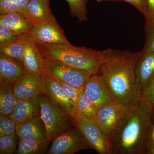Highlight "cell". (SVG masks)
<instances>
[{
    "label": "cell",
    "mask_w": 154,
    "mask_h": 154,
    "mask_svg": "<svg viewBox=\"0 0 154 154\" xmlns=\"http://www.w3.org/2000/svg\"><path fill=\"white\" fill-rule=\"evenodd\" d=\"M0 25L19 35H28L33 25L24 14L19 12L0 15Z\"/></svg>",
    "instance_id": "ac0fdd59"
},
{
    "label": "cell",
    "mask_w": 154,
    "mask_h": 154,
    "mask_svg": "<svg viewBox=\"0 0 154 154\" xmlns=\"http://www.w3.org/2000/svg\"><path fill=\"white\" fill-rule=\"evenodd\" d=\"M50 0H30L24 15L33 25L47 23L56 19L50 7Z\"/></svg>",
    "instance_id": "5bb4252c"
},
{
    "label": "cell",
    "mask_w": 154,
    "mask_h": 154,
    "mask_svg": "<svg viewBox=\"0 0 154 154\" xmlns=\"http://www.w3.org/2000/svg\"><path fill=\"white\" fill-rule=\"evenodd\" d=\"M26 72L23 62L0 54V80L13 85Z\"/></svg>",
    "instance_id": "e0dca14e"
},
{
    "label": "cell",
    "mask_w": 154,
    "mask_h": 154,
    "mask_svg": "<svg viewBox=\"0 0 154 154\" xmlns=\"http://www.w3.org/2000/svg\"><path fill=\"white\" fill-rule=\"evenodd\" d=\"M79 114L88 119L95 121L96 111L91 100L86 95L84 90L81 92L77 105Z\"/></svg>",
    "instance_id": "cb8c5ba5"
},
{
    "label": "cell",
    "mask_w": 154,
    "mask_h": 154,
    "mask_svg": "<svg viewBox=\"0 0 154 154\" xmlns=\"http://www.w3.org/2000/svg\"><path fill=\"white\" fill-rule=\"evenodd\" d=\"M153 110L140 101L127 107L110 136L111 154H146Z\"/></svg>",
    "instance_id": "7a4b0ae2"
},
{
    "label": "cell",
    "mask_w": 154,
    "mask_h": 154,
    "mask_svg": "<svg viewBox=\"0 0 154 154\" xmlns=\"http://www.w3.org/2000/svg\"><path fill=\"white\" fill-rule=\"evenodd\" d=\"M36 44L45 57L59 61L91 75L99 74L103 60L102 51L74 46L70 43Z\"/></svg>",
    "instance_id": "3957f363"
},
{
    "label": "cell",
    "mask_w": 154,
    "mask_h": 154,
    "mask_svg": "<svg viewBox=\"0 0 154 154\" xmlns=\"http://www.w3.org/2000/svg\"><path fill=\"white\" fill-rule=\"evenodd\" d=\"M44 82L43 94L53 105L59 107L74 120L78 114V109L74 103L68 96L57 80L43 74Z\"/></svg>",
    "instance_id": "ba28073f"
},
{
    "label": "cell",
    "mask_w": 154,
    "mask_h": 154,
    "mask_svg": "<svg viewBox=\"0 0 154 154\" xmlns=\"http://www.w3.org/2000/svg\"><path fill=\"white\" fill-rule=\"evenodd\" d=\"M135 72L137 84L142 94L154 77V52H143L137 64Z\"/></svg>",
    "instance_id": "2e32d148"
},
{
    "label": "cell",
    "mask_w": 154,
    "mask_h": 154,
    "mask_svg": "<svg viewBox=\"0 0 154 154\" xmlns=\"http://www.w3.org/2000/svg\"><path fill=\"white\" fill-rule=\"evenodd\" d=\"M16 133L19 139L32 140L48 139L46 127L41 116L17 124Z\"/></svg>",
    "instance_id": "4fadbf2b"
},
{
    "label": "cell",
    "mask_w": 154,
    "mask_h": 154,
    "mask_svg": "<svg viewBox=\"0 0 154 154\" xmlns=\"http://www.w3.org/2000/svg\"><path fill=\"white\" fill-rule=\"evenodd\" d=\"M152 119H153V120H154V109L153 110V115L152 117Z\"/></svg>",
    "instance_id": "8d00e7d4"
},
{
    "label": "cell",
    "mask_w": 154,
    "mask_h": 154,
    "mask_svg": "<svg viewBox=\"0 0 154 154\" xmlns=\"http://www.w3.org/2000/svg\"><path fill=\"white\" fill-rule=\"evenodd\" d=\"M17 124L10 116L0 115V137L4 136L15 135Z\"/></svg>",
    "instance_id": "484cf974"
},
{
    "label": "cell",
    "mask_w": 154,
    "mask_h": 154,
    "mask_svg": "<svg viewBox=\"0 0 154 154\" xmlns=\"http://www.w3.org/2000/svg\"><path fill=\"white\" fill-rule=\"evenodd\" d=\"M146 12L145 19V28L154 23V0H146Z\"/></svg>",
    "instance_id": "1f68e13d"
},
{
    "label": "cell",
    "mask_w": 154,
    "mask_h": 154,
    "mask_svg": "<svg viewBox=\"0 0 154 154\" xmlns=\"http://www.w3.org/2000/svg\"><path fill=\"white\" fill-rule=\"evenodd\" d=\"M91 149L92 147L85 137L74 124L52 141L47 154H73Z\"/></svg>",
    "instance_id": "8992f818"
},
{
    "label": "cell",
    "mask_w": 154,
    "mask_h": 154,
    "mask_svg": "<svg viewBox=\"0 0 154 154\" xmlns=\"http://www.w3.org/2000/svg\"><path fill=\"white\" fill-rule=\"evenodd\" d=\"M127 107L114 101L96 111L95 121L109 137L120 121Z\"/></svg>",
    "instance_id": "8fae6325"
},
{
    "label": "cell",
    "mask_w": 154,
    "mask_h": 154,
    "mask_svg": "<svg viewBox=\"0 0 154 154\" xmlns=\"http://www.w3.org/2000/svg\"><path fill=\"white\" fill-rule=\"evenodd\" d=\"M57 81L60 84L62 88L65 92L66 94L74 103L76 107L77 108L78 101H79V98L80 94L82 92L76 88L68 85L64 82L60 81V80H57Z\"/></svg>",
    "instance_id": "f546056e"
},
{
    "label": "cell",
    "mask_w": 154,
    "mask_h": 154,
    "mask_svg": "<svg viewBox=\"0 0 154 154\" xmlns=\"http://www.w3.org/2000/svg\"><path fill=\"white\" fill-rule=\"evenodd\" d=\"M69 7V15L76 18L78 22L86 21L88 19L87 0H65Z\"/></svg>",
    "instance_id": "603a6c76"
},
{
    "label": "cell",
    "mask_w": 154,
    "mask_h": 154,
    "mask_svg": "<svg viewBox=\"0 0 154 154\" xmlns=\"http://www.w3.org/2000/svg\"><path fill=\"white\" fill-rule=\"evenodd\" d=\"M29 39L28 35H22L12 43L0 45V54L23 62Z\"/></svg>",
    "instance_id": "44dd1931"
},
{
    "label": "cell",
    "mask_w": 154,
    "mask_h": 154,
    "mask_svg": "<svg viewBox=\"0 0 154 154\" xmlns=\"http://www.w3.org/2000/svg\"><path fill=\"white\" fill-rule=\"evenodd\" d=\"M154 144V120L152 119L148 133V145Z\"/></svg>",
    "instance_id": "e575fe53"
},
{
    "label": "cell",
    "mask_w": 154,
    "mask_h": 154,
    "mask_svg": "<svg viewBox=\"0 0 154 154\" xmlns=\"http://www.w3.org/2000/svg\"><path fill=\"white\" fill-rule=\"evenodd\" d=\"M22 35H19L0 25V45L10 44L19 39Z\"/></svg>",
    "instance_id": "83f0119b"
},
{
    "label": "cell",
    "mask_w": 154,
    "mask_h": 154,
    "mask_svg": "<svg viewBox=\"0 0 154 154\" xmlns=\"http://www.w3.org/2000/svg\"><path fill=\"white\" fill-rule=\"evenodd\" d=\"M146 154H154V144L148 145Z\"/></svg>",
    "instance_id": "d590c367"
},
{
    "label": "cell",
    "mask_w": 154,
    "mask_h": 154,
    "mask_svg": "<svg viewBox=\"0 0 154 154\" xmlns=\"http://www.w3.org/2000/svg\"><path fill=\"white\" fill-rule=\"evenodd\" d=\"M18 12L17 0H0V15Z\"/></svg>",
    "instance_id": "4dcf8cb0"
},
{
    "label": "cell",
    "mask_w": 154,
    "mask_h": 154,
    "mask_svg": "<svg viewBox=\"0 0 154 154\" xmlns=\"http://www.w3.org/2000/svg\"><path fill=\"white\" fill-rule=\"evenodd\" d=\"M74 123L83 133L92 149L100 154H111L110 137L103 132L94 120L78 114Z\"/></svg>",
    "instance_id": "52a82bcc"
},
{
    "label": "cell",
    "mask_w": 154,
    "mask_h": 154,
    "mask_svg": "<svg viewBox=\"0 0 154 154\" xmlns=\"http://www.w3.org/2000/svg\"><path fill=\"white\" fill-rule=\"evenodd\" d=\"M23 63L26 71L35 74H44V58L37 45L29 38Z\"/></svg>",
    "instance_id": "d6986e66"
},
{
    "label": "cell",
    "mask_w": 154,
    "mask_h": 154,
    "mask_svg": "<svg viewBox=\"0 0 154 154\" xmlns=\"http://www.w3.org/2000/svg\"><path fill=\"white\" fill-rule=\"evenodd\" d=\"M96 1H97V2H101L104 1V0H96Z\"/></svg>",
    "instance_id": "74e56055"
},
{
    "label": "cell",
    "mask_w": 154,
    "mask_h": 154,
    "mask_svg": "<svg viewBox=\"0 0 154 154\" xmlns=\"http://www.w3.org/2000/svg\"><path fill=\"white\" fill-rule=\"evenodd\" d=\"M146 105L153 110L154 109V77L150 81L142 93L141 100Z\"/></svg>",
    "instance_id": "4316f807"
},
{
    "label": "cell",
    "mask_w": 154,
    "mask_h": 154,
    "mask_svg": "<svg viewBox=\"0 0 154 154\" xmlns=\"http://www.w3.org/2000/svg\"><path fill=\"white\" fill-rule=\"evenodd\" d=\"M146 41L143 52H154V23L145 28Z\"/></svg>",
    "instance_id": "f1b7e54d"
},
{
    "label": "cell",
    "mask_w": 154,
    "mask_h": 154,
    "mask_svg": "<svg viewBox=\"0 0 154 154\" xmlns=\"http://www.w3.org/2000/svg\"><path fill=\"white\" fill-rule=\"evenodd\" d=\"M42 75L26 72L12 85L17 99H29L43 94L44 82Z\"/></svg>",
    "instance_id": "30bf717a"
},
{
    "label": "cell",
    "mask_w": 154,
    "mask_h": 154,
    "mask_svg": "<svg viewBox=\"0 0 154 154\" xmlns=\"http://www.w3.org/2000/svg\"><path fill=\"white\" fill-rule=\"evenodd\" d=\"M51 141L49 139L43 140H24L19 139L16 154H47Z\"/></svg>",
    "instance_id": "7402d4cb"
},
{
    "label": "cell",
    "mask_w": 154,
    "mask_h": 154,
    "mask_svg": "<svg viewBox=\"0 0 154 154\" xmlns=\"http://www.w3.org/2000/svg\"><path fill=\"white\" fill-rule=\"evenodd\" d=\"M43 57L45 63L44 74L54 79L64 82L81 92L84 90L91 75L59 61Z\"/></svg>",
    "instance_id": "5b68a950"
},
{
    "label": "cell",
    "mask_w": 154,
    "mask_h": 154,
    "mask_svg": "<svg viewBox=\"0 0 154 154\" xmlns=\"http://www.w3.org/2000/svg\"><path fill=\"white\" fill-rule=\"evenodd\" d=\"M38 97L40 116L46 127L47 138L52 141L66 132L74 123L68 115L53 105L44 94Z\"/></svg>",
    "instance_id": "277c9868"
},
{
    "label": "cell",
    "mask_w": 154,
    "mask_h": 154,
    "mask_svg": "<svg viewBox=\"0 0 154 154\" xmlns=\"http://www.w3.org/2000/svg\"><path fill=\"white\" fill-rule=\"evenodd\" d=\"M28 36L31 41L39 44L70 43L56 19L44 24L33 25Z\"/></svg>",
    "instance_id": "9c48e42d"
},
{
    "label": "cell",
    "mask_w": 154,
    "mask_h": 154,
    "mask_svg": "<svg viewBox=\"0 0 154 154\" xmlns=\"http://www.w3.org/2000/svg\"><path fill=\"white\" fill-rule=\"evenodd\" d=\"M84 90L96 111L115 101L105 82L99 75H91L86 82Z\"/></svg>",
    "instance_id": "7c38bea8"
},
{
    "label": "cell",
    "mask_w": 154,
    "mask_h": 154,
    "mask_svg": "<svg viewBox=\"0 0 154 154\" xmlns=\"http://www.w3.org/2000/svg\"><path fill=\"white\" fill-rule=\"evenodd\" d=\"M104 1H111V2L124 1L134 6L135 8H136L141 13L143 14L144 17H145L146 15V0H104Z\"/></svg>",
    "instance_id": "d6a6232c"
},
{
    "label": "cell",
    "mask_w": 154,
    "mask_h": 154,
    "mask_svg": "<svg viewBox=\"0 0 154 154\" xmlns=\"http://www.w3.org/2000/svg\"><path fill=\"white\" fill-rule=\"evenodd\" d=\"M38 96L29 99H17V104L10 117L16 123H22L40 116Z\"/></svg>",
    "instance_id": "9a60e30c"
},
{
    "label": "cell",
    "mask_w": 154,
    "mask_h": 154,
    "mask_svg": "<svg viewBox=\"0 0 154 154\" xmlns=\"http://www.w3.org/2000/svg\"><path fill=\"white\" fill-rule=\"evenodd\" d=\"M17 134L4 136L0 137V154H15L17 149Z\"/></svg>",
    "instance_id": "d4e9b609"
},
{
    "label": "cell",
    "mask_w": 154,
    "mask_h": 154,
    "mask_svg": "<svg viewBox=\"0 0 154 154\" xmlns=\"http://www.w3.org/2000/svg\"><path fill=\"white\" fill-rule=\"evenodd\" d=\"M17 101L12 85L8 81L0 80V115L10 116Z\"/></svg>",
    "instance_id": "ffe728a7"
},
{
    "label": "cell",
    "mask_w": 154,
    "mask_h": 154,
    "mask_svg": "<svg viewBox=\"0 0 154 154\" xmlns=\"http://www.w3.org/2000/svg\"><path fill=\"white\" fill-rule=\"evenodd\" d=\"M30 0H17L18 12L25 14L26 8Z\"/></svg>",
    "instance_id": "836d02e7"
},
{
    "label": "cell",
    "mask_w": 154,
    "mask_h": 154,
    "mask_svg": "<svg viewBox=\"0 0 154 154\" xmlns=\"http://www.w3.org/2000/svg\"><path fill=\"white\" fill-rule=\"evenodd\" d=\"M99 74L114 101L125 107L134 106L141 100L137 84L136 67L142 50L138 52L108 48L102 51Z\"/></svg>",
    "instance_id": "6da1fadb"
}]
</instances>
